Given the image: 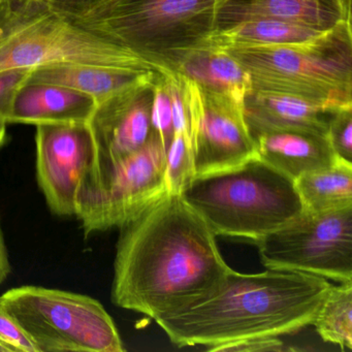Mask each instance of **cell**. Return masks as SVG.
<instances>
[{
    "label": "cell",
    "mask_w": 352,
    "mask_h": 352,
    "mask_svg": "<svg viewBox=\"0 0 352 352\" xmlns=\"http://www.w3.org/2000/svg\"><path fill=\"white\" fill-rule=\"evenodd\" d=\"M215 5L216 0H104L67 17L170 73L211 44Z\"/></svg>",
    "instance_id": "3957f363"
},
{
    "label": "cell",
    "mask_w": 352,
    "mask_h": 352,
    "mask_svg": "<svg viewBox=\"0 0 352 352\" xmlns=\"http://www.w3.org/2000/svg\"><path fill=\"white\" fill-rule=\"evenodd\" d=\"M267 269L312 274L352 282V207L327 213L306 211L256 242Z\"/></svg>",
    "instance_id": "9c48e42d"
},
{
    "label": "cell",
    "mask_w": 352,
    "mask_h": 352,
    "mask_svg": "<svg viewBox=\"0 0 352 352\" xmlns=\"http://www.w3.org/2000/svg\"><path fill=\"white\" fill-rule=\"evenodd\" d=\"M327 135L338 160L352 164V107L331 111Z\"/></svg>",
    "instance_id": "cb8c5ba5"
},
{
    "label": "cell",
    "mask_w": 352,
    "mask_h": 352,
    "mask_svg": "<svg viewBox=\"0 0 352 352\" xmlns=\"http://www.w3.org/2000/svg\"><path fill=\"white\" fill-rule=\"evenodd\" d=\"M320 34L322 32L287 22L253 20L240 24L223 34H214L212 42L220 48L276 46L306 42Z\"/></svg>",
    "instance_id": "ffe728a7"
},
{
    "label": "cell",
    "mask_w": 352,
    "mask_h": 352,
    "mask_svg": "<svg viewBox=\"0 0 352 352\" xmlns=\"http://www.w3.org/2000/svg\"><path fill=\"white\" fill-rule=\"evenodd\" d=\"M195 178L192 143L183 133H174L166 151L164 182L166 191L181 195Z\"/></svg>",
    "instance_id": "7402d4cb"
},
{
    "label": "cell",
    "mask_w": 352,
    "mask_h": 352,
    "mask_svg": "<svg viewBox=\"0 0 352 352\" xmlns=\"http://www.w3.org/2000/svg\"><path fill=\"white\" fill-rule=\"evenodd\" d=\"M158 72L96 104L87 124L94 138L91 166L114 164L139 151L155 133L152 126L154 84Z\"/></svg>",
    "instance_id": "8fae6325"
},
{
    "label": "cell",
    "mask_w": 352,
    "mask_h": 352,
    "mask_svg": "<svg viewBox=\"0 0 352 352\" xmlns=\"http://www.w3.org/2000/svg\"><path fill=\"white\" fill-rule=\"evenodd\" d=\"M154 71L119 69L80 63H54L36 67L28 81L32 83L54 84L94 98L96 104L133 85Z\"/></svg>",
    "instance_id": "e0dca14e"
},
{
    "label": "cell",
    "mask_w": 352,
    "mask_h": 352,
    "mask_svg": "<svg viewBox=\"0 0 352 352\" xmlns=\"http://www.w3.org/2000/svg\"><path fill=\"white\" fill-rule=\"evenodd\" d=\"M96 107L94 98L47 83L25 82L16 92L7 123H87Z\"/></svg>",
    "instance_id": "5bb4252c"
},
{
    "label": "cell",
    "mask_w": 352,
    "mask_h": 352,
    "mask_svg": "<svg viewBox=\"0 0 352 352\" xmlns=\"http://www.w3.org/2000/svg\"><path fill=\"white\" fill-rule=\"evenodd\" d=\"M0 309L38 352H123L124 345L102 302L85 294L25 285L0 296Z\"/></svg>",
    "instance_id": "52a82bcc"
},
{
    "label": "cell",
    "mask_w": 352,
    "mask_h": 352,
    "mask_svg": "<svg viewBox=\"0 0 352 352\" xmlns=\"http://www.w3.org/2000/svg\"><path fill=\"white\" fill-rule=\"evenodd\" d=\"M306 211L327 213L352 207V164L338 160L333 166L294 180Z\"/></svg>",
    "instance_id": "d6986e66"
},
{
    "label": "cell",
    "mask_w": 352,
    "mask_h": 352,
    "mask_svg": "<svg viewBox=\"0 0 352 352\" xmlns=\"http://www.w3.org/2000/svg\"><path fill=\"white\" fill-rule=\"evenodd\" d=\"M178 73L195 81L201 89L228 96L242 104L252 90L244 67L213 42L190 55Z\"/></svg>",
    "instance_id": "ac0fdd59"
},
{
    "label": "cell",
    "mask_w": 352,
    "mask_h": 352,
    "mask_svg": "<svg viewBox=\"0 0 352 352\" xmlns=\"http://www.w3.org/2000/svg\"><path fill=\"white\" fill-rule=\"evenodd\" d=\"M256 156L296 180L302 175L333 166L338 158L327 135L304 131H280L253 138Z\"/></svg>",
    "instance_id": "2e32d148"
},
{
    "label": "cell",
    "mask_w": 352,
    "mask_h": 352,
    "mask_svg": "<svg viewBox=\"0 0 352 352\" xmlns=\"http://www.w3.org/2000/svg\"><path fill=\"white\" fill-rule=\"evenodd\" d=\"M223 49L248 73L252 91L294 96L329 110L352 107L351 21L306 42Z\"/></svg>",
    "instance_id": "5b68a950"
},
{
    "label": "cell",
    "mask_w": 352,
    "mask_h": 352,
    "mask_svg": "<svg viewBox=\"0 0 352 352\" xmlns=\"http://www.w3.org/2000/svg\"><path fill=\"white\" fill-rule=\"evenodd\" d=\"M54 63L157 71L59 13L46 0H0V73Z\"/></svg>",
    "instance_id": "8992f818"
},
{
    "label": "cell",
    "mask_w": 352,
    "mask_h": 352,
    "mask_svg": "<svg viewBox=\"0 0 352 352\" xmlns=\"http://www.w3.org/2000/svg\"><path fill=\"white\" fill-rule=\"evenodd\" d=\"M7 124L3 118H0V149L5 145L7 140Z\"/></svg>",
    "instance_id": "f546056e"
},
{
    "label": "cell",
    "mask_w": 352,
    "mask_h": 352,
    "mask_svg": "<svg viewBox=\"0 0 352 352\" xmlns=\"http://www.w3.org/2000/svg\"><path fill=\"white\" fill-rule=\"evenodd\" d=\"M11 274V263H10L9 252L6 246L5 236L0 222V285L7 280Z\"/></svg>",
    "instance_id": "f1b7e54d"
},
{
    "label": "cell",
    "mask_w": 352,
    "mask_h": 352,
    "mask_svg": "<svg viewBox=\"0 0 352 352\" xmlns=\"http://www.w3.org/2000/svg\"><path fill=\"white\" fill-rule=\"evenodd\" d=\"M0 343L9 352H38L23 329L5 311L0 309Z\"/></svg>",
    "instance_id": "d4e9b609"
},
{
    "label": "cell",
    "mask_w": 352,
    "mask_h": 352,
    "mask_svg": "<svg viewBox=\"0 0 352 352\" xmlns=\"http://www.w3.org/2000/svg\"><path fill=\"white\" fill-rule=\"evenodd\" d=\"M253 20H276L327 32L351 21V0H216L215 34Z\"/></svg>",
    "instance_id": "4fadbf2b"
},
{
    "label": "cell",
    "mask_w": 352,
    "mask_h": 352,
    "mask_svg": "<svg viewBox=\"0 0 352 352\" xmlns=\"http://www.w3.org/2000/svg\"><path fill=\"white\" fill-rule=\"evenodd\" d=\"M0 352H9V350H8L3 344L0 343Z\"/></svg>",
    "instance_id": "4dcf8cb0"
},
{
    "label": "cell",
    "mask_w": 352,
    "mask_h": 352,
    "mask_svg": "<svg viewBox=\"0 0 352 352\" xmlns=\"http://www.w3.org/2000/svg\"><path fill=\"white\" fill-rule=\"evenodd\" d=\"M36 178L47 205L58 216L75 215L76 195L96 160L87 123L36 125Z\"/></svg>",
    "instance_id": "30bf717a"
},
{
    "label": "cell",
    "mask_w": 352,
    "mask_h": 352,
    "mask_svg": "<svg viewBox=\"0 0 352 352\" xmlns=\"http://www.w3.org/2000/svg\"><path fill=\"white\" fill-rule=\"evenodd\" d=\"M325 278L289 270L258 274L234 270L205 298L156 319L178 347L279 338L311 325L331 287Z\"/></svg>",
    "instance_id": "7a4b0ae2"
},
{
    "label": "cell",
    "mask_w": 352,
    "mask_h": 352,
    "mask_svg": "<svg viewBox=\"0 0 352 352\" xmlns=\"http://www.w3.org/2000/svg\"><path fill=\"white\" fill-rule=\"evenodd\" d=\"M195 177L238 168L256 156L243 104L201 88L192 133Z\"/></svg>",
    "instance_id": "7c38bea8"
},
{
    "label": "cell",
    "mask_w": 352,
    "mask_h": 352,
    "mask_svg": "<svg viewBox=\"0 0 352 352\" xmlns=\"http://www.w3.org/2000/svg\"><path fill=\"white\" fill-rule=\"evenodd\" d=\"M111 300L156 319L213 292L232 267L215 234L181 195L166 192L121 226Z\"/></svg>",
    "instance_id": "6da1fadb"
},
{
    "label": "cell",
    "mask_w": 352,
    "mask_h": 352,
    "mask_svg": "<svg viewBox=\"0 0 352 352\" xmlns=\"http://www.w3.org/2000/svg\"><path fill=\"white\" fill-rule=\"evenodd\" d=\"M312 325L323 341L352 349V282L329 287Z\"/></svg>",
    "instance_id": "44dd1931"
},
{
    "label": "cell",
    "mask_w": 352,
    "mask_h": 352,
    "mask_svg": "<svg viewBox=\"0 0 352 352\" xmlns=\"http://www.w3.org/2000/svg\"><path fill=\"white\" fill-rule=\"evenodd\" d=\"M215 236L258 242L304 213L294 181L261 158L195 177L181 193Z\"/></svg>",
    "instance_id": "277c9868"
},
{
    "label": "cell",
    "mask_w": 352,
    "mask_h": 352,
    "mask_svg": "<svg viewBox=\"0 0 352 352\" xmlns=\"http://www.w3.org/2000/svg\"><path fill=\"white\" fill-rule=\"evenodd\" d=\"M59 13L75 16L94 7L104 0H46Z\"/></svg>",
    "instance_id": "83f0119b"
},
{
    "label": "cell",
    "mask_w": 352,
    "mask_h": 352,
    "mask_svg": "<svg viewBox=\"0 0 352 352\" xmlns=\"http://www.w3.org/2000/svg\"><path fill=\"white\" fill-rule=\"evenodd\" d=\"M331 111L294 96L252 90L243 102L245 121L252 138L280 131L327 135Z\"/></svg>",
    "instance_id": "9a60e30c"
},
{
    "label": "cell",
    "mask_w": 352,
    "mask_h": 352,
    "mask_svg": "<svg viewBox=\"0 0 352 352\" xmlns=\"http://www.w3.org/2000/svg\"><path fill=\"white\" fill-rule=\"evenodd\" d=\"M32 69H7L0 73V118L7 122L17 90L28 81Z\"/></svg>",
    "instance_id": "484cf974"
},
{
    "label": "cell",
    "mask_w": 352,
    "mask_h": 352,
    "mask_svg": "<svg viewBox=\"0 0 352 352\" xmlns=\"http://www.w3.org/2000/svg\"><path fill=\"white\" fill-rule=\"evenodd\" d=\"M285 350L279 338H254L222 344L211 351H282Z\"/></svg>",
    "instance_id": "4316f807"
},
{
    "label": "cell",
    "mask_w": 352,
    "mask_h": 352,
    "mask_svg": "<svg viewBox=\"0 0 352 352\" xmlns=\"http://www.w3.org/2000/svg\"><path fill=\"white\" fill-rule=\"evenodd\" d=\"M166 160L154 133L139 151L108 166H90L76 195L75 216L85 236L120 228L166 195Z\"/></svg>",
    "instance_id": "ba28073f"
},
{
    "label": "cell",
    "mask_w": 352,
    "mask_h": 352,
    "mask_svg": "<svg viewBox=\"0 0 352 352\" xmlns=\"http://www.w3.org/2000/svg\"><path fill=\"white\" fill-rule=\"evenodd\" d=\"M166 72H158L154 84L153 104H152V126L154 131L160 135L164 149L168 151L173 137L172 102L168 92Z\"/></svg>",
    "instance_id": "603a6c76"
}]
</instances>
